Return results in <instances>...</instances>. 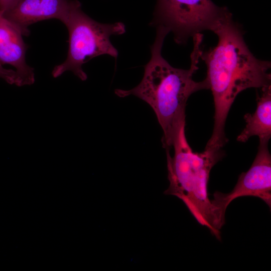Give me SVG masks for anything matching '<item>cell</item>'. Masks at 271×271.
I'll return each instance as SVG.
<instances>
[{"label": "cell", "mask_w": 271, "mask_h": 271, "mask_svg": "<svg viewBox=\"0 0 271 271\" xmlns=\"http://www.w3.org/2000/svg\"><path fill=\"white\" fill-rule=\"evenodd\" d=\"M212 31L218 36L217 44L200 55L207 66L205 79L214 105L212 133L205 149L221 150L228 141L225 122L236 97L248 88L271 85V63L256 58L250 52L240 27L228 10Z\"/></svg>", "instance_id": "1"}, {"label": "cell", "mask_w": 271, "mask_h": 271, "mask_svg": "<svg viewBox=\"0 0 271 271\" xmlns=\"http://www.w3.org/2000/svg\"><path fill=\"white\" fill-rule=\"evenodd\" d=\"M156 28L155 41L151 47V59L144 66L142 80L134 88L116 89L115 93L120 97L137 96L152 107L163 131V147L170 151L179 131L185 126L188 98L194 92L208 89L209 86L206 79L197 82L193 78L203 51V35L198 33L193 37L190 67L183 69L173 67L162 56L164 41L170 32L163 26Z\"/></svg>", "instance_id": "2"}, {"label": "cell", "mask_w": 271, "mask_h": 271, "mask_svg": "<svg viewBox=\"0 0 271 271\" xmlns=\"http://www.w3.org/2000/svg\"><path fill=\"white\" fill-rule=\"evenodd\" d=\"M172 147L173 157L166 151L169 186L165 194L181 199L198 222L220 240L225 216L210 200L208 184L210 171L222 158L223 151L205 149L194 152L186 139L185 126L179 131Z\"/></svg>", "instance_id": "3"}, {"label": "cell", "mask_w": 271, "mask_h": 271, "mask_svg": "<svg viewBox=\"0 0 271 271\" xmlns=\"http://www.w3.org/2000/svg\"><path fill=\"white\" fill-rule=\"evenodd\" d=\"M69 33V49L67 58L56 66L52 74L56 78L67 71H72L82 81L87 78L82 65L90 59L102 55L117 58L118 51L110 38L125 32L121 22L103 24L96 22L81 10V3L72 0L67 15L63 22Z\"/></svg>", "instance_id": "4"}, {"label": "cell", "mask_w": 271, "mask_h": 271, "mask_svg": "<svg viewBox=\"0 0 271 271\" xmlns=\"http://www.w3.org/2000/svg\"><path fill=\"white\" fill-rule=\"evenodd\" d=\"M227 10L211 0H157L150 24L167 28L176 43L184 44L198 33L212 31Z\"/></svg>", "instance_id": "5"}, {"label": "cell", "mask_w": 271, "mask_h": 271, "mask_svg": "<svg viewBox=\"0 0 271 271\" xmlns=\"http://www.w3.org/2000/svg\"><path fill=\"white\" fill-rule=\"evenodd\" d=\"M268 142H259L256 156L249 170L242 173L229 193L215 192L213 204L221 214L225 215L226 210L235 199L243 196H253L263 200L271 207V156Z\"/></svg>", "instance_id": "6"}, {"label": "cell", "mask_w": 271, "mask_h": 271, "mask_svg": "<svg viewBox=\"0 0 271 271\" xmlns=\"http://www.w3.org/2000/svg\"><path fill=\"white\" fill-rule=\"evenodd\" d=\"M72 0H19L4 16L15 25L23 36L30 32L28 27L41 21L56 19L62 23Z\"/></svg>", "instance_id": "7"}, {"label": "cell", "mask_w": 271, "mask_h": 271, "mask_svg": "<svg viewBox=\"0 0 271 271\" xmlns=\"http://www.w3.org/2000/svg\"><path fill=\"white\" fill-rule=\"evenodd\" d=\"M21 31L0 10V63L16 69L22 86L35 81L34 69L26 62V45Z\"/></svg>", "instance_id": "8"}, {"label": "cell", "mask_w": 271, "mask_h": 271, "mask_svg": "<svg viewBox=\"0 0 271 271\" xmlns=\"http://www.w3.org/2000/svg\"><path fill=\"white\" fill-rule=\"evenodd\" d=\"M260 89L261 92L260 95H257L255 111L244 116L246 125L237 138L238 142H246L252 136H257L259 142H269L270 138L271 85Z\"/></svg>", "instance_id": "9"}, {"label": "cell", "mask_w": 271, "mask_h": 271, "mask_svg": "<svg viewBox=\"0 0 271 271\" xmlns=\"http://www.w3.org/2000/svg\"><path fill=\"white\" fill-rule=\"evenodd\" d=\"M0 78L4 79L10 84L22 86L21 80L16 71L6 69L0 63Z\"/></svg>", "instance_id": "10"}, {"label": "cell", "mask_w": 271, "mask_h": 271, "mask_svg": "<svg viewBox=\"0 0 271 271\" xmlns=\"http://www.w3.org/2000/svg\"><path fill=\"white\" fill-rule=\"evenodd\" d=\"M19 0H0V10L3 12L11 9Z\"/></svg>", "instance_id": "11"}]
</instances>
